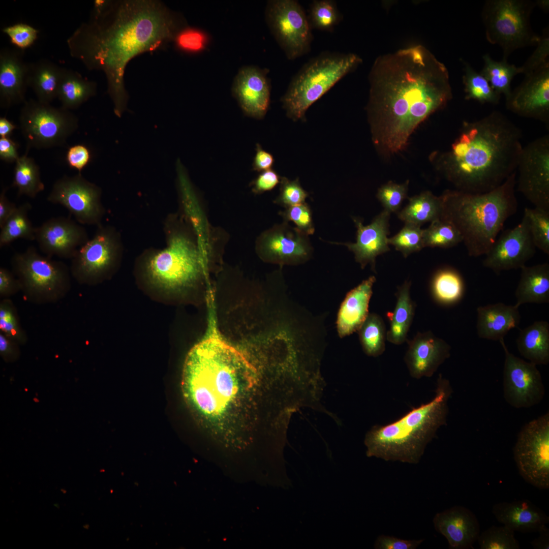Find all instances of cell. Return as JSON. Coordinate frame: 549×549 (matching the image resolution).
I'll use <instances>...</instances> for the list:
<instances>
[{
	"mask_svg": "<svg viewBox=\"0 0 549 549\" xmlns=\"http://www.w3.org/2000/svg\"><path fill=\"white\" fill-rule=\"evenodd\" d=\"M369 80L373 141L385 156L404 149L418 126L452 97L447 69L420 45L379 56Z\"/></svg>",
	"mask_w": 549,
	"mask_h": 549,
	"instance_id": "6da1fadb",
	"label": "cell"
},
{
	"mask_svg": "<svg viewBox=\"0 0 549 549\" xmlns=\"http://www.w3.org/2000/svg\"><path fill=\"white\" fill-rule=\"evenodd\" d=\"M186 25L177 13L154 0L111 1L101 15L90 17L68 38L71 56L89 70L103 71L114 112L120 117L129 96L124 75L138 55L161 49Z\"/></svg>",
	"mask_w": 549,
	"mask_h": 549,
	"instance_id": "7a4b0ae2",
	"label": "cell"
},
{
	"mask_svg": "<svg viewBox=\"0 0 549 549\" xmlns=\"http://www.w3.org/2000/svg\"><path fill=\"white\" fill-rule=\"evenodd\" d=\"M255 367L212 327L188 354L182 387L187 403L212 428L247 420L258 386Z\"/></svg>",
	"mask_w": 549,
	"mask_h": 549,
	"instance_id": "3957f363",
	"label": "cell"
},
{
	"mask_svg": "<svg viewBox=\"0 0 549 549\" xmlns=\"http://www.w3.org/2000/svg\"><path fill=\"white\" fill-rule=\"evenodd\" d=\"M520 129L505 115L494 111L476 120L464 121L449 149L431 156L436 170L456 190L491 191L516 169L523 149Z\"/></svg>",
	"mask_w": 549,
	"mask_h": 549,
	"instance_id": "277c9868",
	"label": "cell"
},
{
	"mask_svg": "<svg viewBox=\"0 0 549 549\" xmlns=\"http://www.w3.org/2000/svg\"><path fill=\"white\" fill-rule=\"evenodd\" d=\"M516 171L500 186L483 193L446 190L441 195L440 219L460 232L469 256L485 255L506 220L517 211Z\"/></svg>",
	"mask_w": 549,
	"mask_h": 549,
	"instance_id": "5b68a950",
	"label": "cell"
},
{
	"mask_svg": "<svg viewBox=\"0 0 549 549\" xmlns=\"http://www.w3.org/2000/svg\"><path fill=\"white\" fill-rule=\"evenodd\" d=\"M453 392L447 379L440 374L435 396L386 425H375L365 434L368 457L385 461L417 464L440 428L447 424L448 401Z\"/></svg>",
	"mask_w": 549,
	"mask_h": 549,
	"instance_id": "8992f818",
	"label": "cell"
},
{
	"mask_svg": "<svg viewBox=\"0 0 549 549\" xmlns=\"http://www.w3.org/2000/svg\"><path fill=\"white\" fill-rule=\"evenodd\" d=\"M166 246L146 250L140 257L143 277L152 287L174 293L193 286L202 272L199 251L186 234L174 227L171 216L164 224Z\"/></svg>",
	"mask_w": 549,
	"mask_h": 549,
	"instance_id": "52a82bcc",
	"label": "cell"
},
{
	"mask_svg": "<svg viewBox=\"0 0 549 549\" xmlns=\"http://www.w3.org/2000/svg\"><path fill=\"white\" fill-rule=\"evenodd\" d=\"M362 63L353 53L324 51L304 64L282 99L289 117L303 118L307 109Z\"/></svg>",
	"mask_w": 549,
	"mask_h": 549,
	"instance_id": "ba28073f",
	"label": "cell"
},
{
	"mask_svg": "<svg viewBox=\"0 0 549 549\" xmlns=\"http://www.w3.org/2000/svg\"><path fill=\"white\" fill-rule=\"evenodd\" d=\"M536 7L530 0H487L482 8L481 19L485 37L500 46L503 59L507 60L516 50L537 45L540 39L532 29L530 17Z\"/></svg>",
	"mask_w": 549,
	"mask_h": 549,
	"instance_id": "9c48e42d",
	"label": "cell"
},
{
	"mask_svg": "<svg viewBox=\"0 0 549 549\" xmlns=\"http://www.w3.org/2000/svg\"><path fill=\"white\" fill-rule=\"evenodd\" d=\"M14 273L25 297L37 303L56 302L71 288L70 269L63 262L39 254L33 246L15 253L11 260Z\"/></svg>",
	"mask_w": 549,
	"mask_h": 549,
	"instance_id": "30bf717a",
	"label": "cell"
},
{
	"mask_svg": "<svg viewBox=\"0 0 549 549\" xmlns=\"http://www.w3.org/2000/svg\"><path fill=\"white\" fill-rule=\"evenodd\" d=\"M19 122L29 149L63 146L79 127L78 117L70 110L34 99L23 104Z\"/></svg>",
	"mask_w": 549,
	"mask_h": 549,
	"instance_id": "8fae6325",
	"label": "cell"
},
{
	"mask_svg": "<svg viewBox=\"0 0 549 549\" xmlns=\"http://www.w3.org/2000/svg\"><path fill=\"white\" fill-rule=\"evenodd\" d=\"M119 233L110 225L98 226L96 233L71 259L72 276L80 284L93 285L109 278L122 257Z\"/></svg>",
	"mask_w": 549,
	"mask_h": 549,
	"instance_id": "7c38bea8",
	"label": "cell"
},
{
	"mask_svg": "<svg viewBox=\"0 0 549 549\" xmlns=\"http://www.w3.org/2000/svg\"><path fill=\"white\" fill-rule=\"evenodd\" d=\"M265 16L271 34L288 59L294 60L310 51L312 28L298 1H268Z\"/></svg>",
	"mask_w": 549,
	"mask_h": 549,
	"instance_id": "4fadbf2b",
	"label": "cell"
},
{
	"mask_svg": "<svg viewBox=\"0 0 549 549\" xmlns=\"http://www.w3.org/2000/svg\"><path fill=\"white\" fill-rule=\"evenodd\" d=\"M519 473L540 489L549 487V413L530 421L521 429L513 448Z\"/></svg>",
	"mask_w": 549,
	"mask_h": 549,
	"instance_id": "5bb4252c",
	"label": "cell"
},
{
	"mask_svg": "<svg viewBox=\"0 0 549 549\" xmlns=\"http://www.w3.org/2000/svg\"><path fill=\"white\" fill-rule=\"evenodd\" d=\"M515 188L534 206L549 211V136L523 146L517 163Z\"/></svg>",
	"mask_w": 549,
	"mask_h": 549,
	"instance_id": "9a60e30c",
	"label": "cell"
},
{
	"mask_svg": "<svg viewBox=\"0 0 549 549\" xmlns=\"http://www.w3.org/2000/svg\"><path fill=\"white\" fill-rule=\"evenodd\" d=\"M101 196V189L78 173L56 180L47 200L66 208L78 223L98 226L105 214Z\"/></svg>",
	"mask_w": 549,
	"mask_h": 549,
	"instance_id": "2e32d148",
	"label": "cell"
},
{
	"mask_svg": "<svg viewBox=\"0 0 549 549\" xmlns=\"http://www.w3.org/2000/svg\"><path fill=\"white\" fill-rule=\"evenodd\" d=\"M505 353L503 396L515 408H528L539 404L545 395L541 374L535 364L509 352L504 339L499 341Z\"/></svg>",
	"mask_w": 549,
	"mask_h": 549,
	"instance_id": "e0dca14e",
	"label": "cell"
},
{
	"mask_svg": "<svg viewBox=\"0 0 549 549\" xmlns=\"http://www.w3.org/2000/svg\"><path fill=\"white\" fill-rule=\"evenodd\" d=\"M536 249L523 215L518 224L497 237L485 255L482 265L497 275L503 271L521 269L534 256Z\"/></svg>",
	"mask_w": 549,
	"mask_h": 549,
	"instance_id": "ac0fdd59",
	"label": "cell"
},
{
	"mask_svg": "<svg viewBox=\"0 0 549 549\" xmlns=\"http://www.w3.org/2000/svg\"><path fill=\"white\" fill-rule=\"evenodd\" d=\"M525 75L505 99L506 108L522 117L548 124L549 61Z\"/></svg>",
	"mask_w": 549,
	"mask_h": 549,
	"instance_id": "d6986e66",
	"label": "cell"
},
{
	"mask_svg": "<svg viewBox=\"0 0 549 549\" xmlns=\"http://www.w3.org/2000/svg\"><path fill=\"white\" fill-rule=\"evenodd\" d=\"M86 229L72 219L52 218L36 227L35 240L46 256L72 259L88 240Z\"/></svg>",
	"mask_w": 549,
	"mask_h": 549,
	"instance_id": "ffe728a7",
	"label": "cell"
},
{
	"mask_svg": "<svg viewBox=\"0 0 549 549\" xmlns=\"http://www.w3.org/2000/svg\"><path fill=\"white\" fill-rule=\"evenodd\" d=\"M390 214L383 209L367 226L363 225L361 219L353 218L357 229L356 242L338 243L354 253L355 261L362 269L370 264L372 270L376 272L377 257L390 250L388 236Z\"/></svg>",
	"mask_w": 549,
	"mask_h": 549,
	"instance_id": "44dd1931",
	"label": "cell"
},
{
	"mask_svg": "<svg viewBox=\"0 0 549 549\" xmlns=\"http://www.w3.org/2000/svg\"><path fill=\"white\" fill-rule=\"evenodd\" d=\"M406 342L408 347L404 361L410 376L416 379L433 376L450 356V345L431 331L418 332Z\"/></svg>",
	"mask_w": 549,
	"mask_h": 549,
	"instance_id": "7402d4cb",
	"label": "cell"
},
{
	"mask_svg": "<svg viewBox=\"0 0 549 549\" xmlns=\"http://www.w3.org/2000/svg\"><path fill=\"white\" fill-rule=\"evenodd\" d=\"M232 93L243 112L261 118L269 105L270 87L266 72L254 66L239 69L234 79Z\"/></svg>",
	"mask_w": 549,
	"mask_h": 549,
	"instance_id": "603a6c76",
	"label": "cell"
},
{
	"mask_svg": "<svg viewBox=\"0 0 549 549\" xmlns=\"http://www.w3.org/2000/svg\"><path fill=\"white\" fill-rule=\"evenodd\" d=\"M262 252L272 261L299 264L309 260L313 249L308 236L296 228L281 227L266 233L262 239Z\"/></svg>",
	"mask_w": 549,
	"mask_h": 549,
	"instance_id": "cb8c5ba5",
	"label": "cell"
},
{
	"mask_svg": "<svg viewBox=\"0 0 549 549\" xmlns=\"http://www.w3.org/2000/svg\"><path fill=\"white\" fill-rule=\"evenodd\" d=\"M22 50L4 48L0 51V104L8 109L26 101L29 64Z\"/></svg>",
	"mask_w": 549,
	"mask_h": 549,
	"instance_id": "d4e9b609",
	"label": "cell"
},
{
	"mask_svg": "<svg viewBox=\"0 0 549 549\" xmlns=\"http://www.w3.org/2000/svg\"><path fill=\"white\" fill-rule=\"evenodd\" d=\"M436 530L447 539L453 549L472 548L480 534L476 515L469 509L455 506L437 513L433 518Z\"/></svg>",
	"mask_w": 549,
	"mask_h": 549,
	"instance_id": "484cf974",
	"label": "cell"
},
{
	"mask_svg": "<svg viewBox=\"0 0 549 549\" xmlns=\"http://www.w3.org/2000/svg\"><path fill=\"white\" fill-rule=\"evenodd\" d=\"M376 281V277L371 276L346 294L339 309L336 321L340 338L357 331L367 318Z\"/></svg>",
	"mask_w": 549,
	"mask_h": 549,
	"instance_id": "4316f807",
	"label": "cell"
},
{
	"mask_svg": "<svg viewBox=\"0 0 549 549\" xmlns=\"http://www.w3.org/2000/svg\"><path fill=\"white\" fill-rule=\"evenodd\" d=\"M492 513L496 520L513 531L539 532L549 522V517L528 500L495 504Z\"/></svg>",
	"mask_w": 549,
	"mask_h": 549,
	"instance_id": "83f0119b",
	"label": "cell"
},
{
	"mask_svg": "<svg viewBox=\"0 0 549 549\" xmlns=\"http://www.w3.org/2000/svg\"><path fill=\"white\" fill-rule=\"evenodd\" d=\"M519 307L502 302L480 306L477 309V333L481 339L499 341L521 320Z\"/></svg>",
	"mask_w": 549,
	"mask_h": 549,
	"instance_id": "f1b7e54d",
	"label": "cell"
},
{
	"mask_svg": "<svg viewBox=\"0 0 549 549\" xmlns=\"http://www.w3.org/2000/svg\"><path fill=\"white\" fill-rule=\"evenodd\" d=\"M521 277L515 291L516 303L549 302V264L547 262L521 268Z\"/></svg>",
	"mask_w": 549,
	"mask_h": 549,
	"instance_id": "f546056e",
	"label": "cell"
},
{
	"mask_svg": "<svg viewBox=\"0 0 549 549\" xmlns=\"http://www.w3.org/2000/svg\"><path fill=\"white\" fill-rule=\"evenodd\" d=\"M410 286L411 282L406 280L398 287L395 308L393 312L387 313L390 326L386 340L394 345H401L407 341L414 318L416 304L410 296Z\"/></svg>",
	"mask_w": 549,
	"mask_h": 549,
	"instance_id": "4dcf8cb0",
	"label": "cell"
},
{
	"mask_svg": "<svg viewBox=\"0 0 549 549\" xmlns=\"http://www.w3.org/2000/svg\"><path fill=\"white\" fill-rule=\"evenodd\" d=\"M522 356L535 365L549 363V323L536 321L520 330L516 339Z\"/></svg>",
	"mask_w": 549,
	"mask_h": 549,
	"instance_id": "1f68e13d",
	"label": "cell"
},
{
	"mask_svg": "<svg viewBox=\"0 0 549 549\" xmlns=\"http://www.w3.org/2000/svg\"><path fill=\"white\" fill-rule=\"evenodd\" d=\"M62 70L63 68L46 59L29 64L28 87L34 91L37 100L50 104L57 98Z\"/></svg>",
	"mask_w": 549,
	"mask_h": 549,
	"instance_id": "d6a6232c",
	"label": "cell"
},
{
	"mask_svg": "<svg viewBox=\"0 0 549 549\" xmlns=\"http://www.w3.org/2000/svg\"><path fill=\"white\" fill-rule=\"evenodd\" d=\"M97 83L82 77L79 73L63 68L57 98L62 107L74 110L95 96Z\"/></svg>",
	"mask_w": 549,
	"mask_h": 549,
	"instance_id": "836d02e7",
	"label": "cell"
},
{
	"mask_svg": "<svg viewBox=\"0 0 549 549\" xmlns=\"http://www.w3.org/2000/svg\"><path fill=\"white\" fill-rule=\"evenodd\" d=\"M407 204L398 213V218L404 222L421 226L441 218L442 201L441 195L437 196L425 191L409 198Z\"/></svg>",
	"mask_w": 549,
	"mask_h": 549,
	"instance_id": "e575fe53",
	"label": "cell"
},
{
	"mask_svg": "<svg viewBox=\"0 0 549 549\" xmlns=\"http://www.w3.org/2000/svg\"><path fill=\"white\" fill-rule=\"evenodd\" d=\"M465 283L458 270L451 267L438 269L433 274L430 290L433 299L439 304L450 306L461 300L465 292Z\"/></svg>",
	"mask_w": 549,
	"mask_h": 549,
	"instance_id": "d590c367",
	"label": "cell"
},
{
	"mask_svg": "<svg viewBox=\"0 0 549 549\" xmlns=\"http://www.w3.org/2000/svg\"><path fill=\"white\" fill-rule=\"evenodd\" d=\"M29 149L26 148L24 155L15 163L12 187L17 189L18 196L25 195L35 198L45 189L41 178L38 165L33 158L28 156Z\"/></svg>",
	"mask_w": 549,
	"mask_h": 549,
	"instance_id": "8d00e7d4",
	"label": "cell"
},
{
	"mask_svg": "<svg viewBox=\"0 0 549 549\" xmlns=\"http://www.w3.org/2000/svg\"><path fill=\"white\" fill-rule=\"evenodd\" d=\"M482 59L484 64L479 72L498 94L507 98L512 91L511 83L513 78L522 74L521 67L509 64L507 60L496 61L488 53L484 54Z\"/></svg>",
	"mask_w": 549,
	"mask_h": 549,
	"instance_id": "74e56055",
	"label": "cell"
},
{
	"mask_svg": "<svg viewBox=\"0 0 549 549\" xmlns=\"http://www.w3.org/2000/svg\"><path fill=\"white\" fill-rule=\"evenodd\" d=\"M357 332L362 350L367 355L376 357L384 353L387 331L380 315L369 313Z\"/></svg>",
	"mask_w": 549,
	"mask_h": 549,
	"instance_id": "f35d334b",
	"label": "cell"
},
{
	"mask_svg": "<svg viewBox=\"0 0 549 549\" xmlns=\"http://www.w3.org/2000/svg\"><path fill=\"white\" fill-rule=\"evenodd\" d=\"M31 208V204L27 202L17 206L1 228V248L18 238L30 241L35 240L36 227L33 226L28 216Z\"/></svg>",
	"mask_w": 549,
	"mask_h": 549,
	"instance_id": "ab89813d",
	"label": "cell"
},
{
	"mask_svg": "<svg viewBox=\"0 0 549 549\" xmlns=\"http://www.w3.org/2000/svg\"><path fill=\"white\" fill-rule=\"evenodd\" d=\"M464 73L463 83L464 86L465 99L474 100L481 104H497L501 96L491 87L488 81L471 65L463 60Z\"/></svg>",
	"mask_w": 549,
	"mask_h": 549,
	"instance_id": "60d3db41",
	"label": "cell"
},
{
	"mask_svg": "<svg viewBox=\"0 0 549 549\" xmlns=\"http://www.w3.org/2000/svg\"><path fill=\"white\" fill-rule=\"evenodd\" d=\"M424 247L450 248L462 242L458 230L450 223L439 219L423 229Z\"/></svg>",
	"mask_w": 549,
	"mask_h": 549,
	"instance_id": "b9f144b4",
	"label": "cell"
},
{
	"mask_svg": "<svg viewBox=\"0 0 549 549\" xmlns=\"http://www.w3.org/2000/svg\"><path fill=\"white\" fill-rule=\"evenodd\" d=\"M308 20L312 28L333 32L343 17L333 0H315L311 4Z\"/></svg>",
	"mask_w": 549,
	"mask_h": 549,
	"instance_id": "7bdbcfd3",
	"label": "cell"
},
{
	"mask_svg": "<svg viewBox=\"0 0 549 549\" xmlns=\"http://www.w3.org/2000/svg\"><path fill=\"white\" fill-rule=\"evenodd\" d=\"M530 232L536 248L549 255V211L537 207L525 208Z\"/></svg>",
	"mask_w": 549,
	"mask_h": 549,
	"instance_id": "ee69618b",
	"label": "cell"
},
{
	"mask_svg": "<svg viewBox=\"0 0 549 549\" xmlns=\"http://www.w3.org/2000/svg\"><path fill=\"white\" fill-rule=\"evenodd\" d=\"M389 245L400 252L404 257L424 248L423 229L421 226L405 223L403 228L392 237L388 238Z\"/></svg>",
	"mask_w": 549,
	"mask_h": 549,
	"instance_id": "f6af8a7d",
	"label": "cell"
},
{
	"mask_svg": "<svg viewBox=\"0 0 549 549\" xmlns=\"http://www.w3.org/2000/svg\"><path fill=\"white\" fill-rule=\"evenodd\" d=\"M477 541L481 549L520 548L514 531L505 525L491 526L479 534Z\"/></svg>",
	"mask_w": 549,
	"mask_h": 549,
	"instance_id": "bcb514c9",
	"label": "cell"
},
{
	"mask_svg": "<svg viewBox=\"0 0 549 549\" xmlns=\"http://www.w3.org/2000/svg\"><path fill=\"white\" fill-rule=\"evenodd\" d=\"M0 332L19 345L27 342V337L21 326L16 309L9 298H3L0 302Z\"/></svg>",
	"mask_w": 549,
	"mask_h": 549,
	"instance_id": "7dc6e473",
	"label": "cell"
},
{
	"mask_svg": "<svg viewBox=\"0 0 549 549\" xmlns=\"http://www.w3.org/2000/svg\"><path fill=\"white\" fill-rule=\"evenodd\" d=\"M172 43L179 51L187 54H196L203 51L206 48L208 37L202 30L186 25L177 32Z\"/></svg>",
	"mask_w": 549,
	"mask_h": 549,
	"instance_id": "c3c4849f",
	"label": "cell"
},
{
	"mask_svg": "<svg viewBox=\"0 0 549 549\" xmlns=\"http://www.w3.org/2000/svg\"><path fill=\"white\" fill-rule=\"evenodd\" d=\"M409 180L402 184L389 181L378 190L376 197L384 210L389 213H398L404 200L407 197Z\"/></svg>",
	"mask_w": 549,
	"mask_h": 549,
	"instance_id": "681fc988",
	"label": "cell"
},
{
	"mask_svg": "<svg viewBox=\"0 0 549 549\" xmlns=\"http://www.w3.org/2000/svg\"><path fill=\"white\" fill-rule=\"evenodd\" d=\"M10 38V42L20 50L32 46L38 38L39 30L23 23H18L3 29Z\"/></svg>",
	"mask_w": 549,
	"mask_h": 549,
	"instance_id": "f907efd6",
	"label": "cell"
},
{
	"mask_svg": "<svg viewBox=\"0 0 549 549\" xmlns=\"http://www.w3.org/2000/svg\"><path fill=\"white\" fill-rule=\"evenodd\" d=\"M283 215L286 220L293 222L298 229L308 236L314 233L311 210L307 203L289 207Z\"/></svg>",
	"mask_w": 549,
	"mask_h": 549,
	"instance_id": "816d5d0a",
	"label": "cell"
},
{
	"mask_svg": "<svg viewBox=\"0 0 549 549\" xmlns=\"http://www.w3.org/2000/svg\"><path fill=\"white\" fill-rule=\"evenodd\" d=\"M537 47L524 64L521 66L522 74H526L549 61L548 29H544L540 36Z\"/></svg>",
	"mask_w": 549,
	"mask_h": 549,
	"instance_id": "f5cc1de1",
	"label": "cell"
},
{
	"mask_svg": "<svg viewBox=\"0 0 549 549\" xmlns=\"http://www.w3.org/2000/svg\"><path fill=\"white\" fill-rule=\"evenodd\" d=\"M308 196V194L301 187L298 179L290 181L283 178L277 201L289 207L304 203Z\"/></svg>",
	"mask_w": 549,
	"mask_h": 549,
	"instance_id": "db71d44e",
	"label": "cell"
},
{
	"mask_svg": "<svg viewBox=\"0 0 549 549\" xmlns=\"http://www.w3.org/2000/svg\"><path fill=\"white\" fill-rule=\"evenodd\" d=\"M92 155L89 148L84 144H75L67 150L66 161L72 168L76 169L79 173L91 161Z\"/></svg>",
	"mask_w": 549,
	"mask_h": 549,
	"instance_id": "11a10c76",
	"label": "cell"
},
{
	"mask_svg": "<svg viewBox=\"0 0 549 549\" xmlns=\"http://www.w3.org/2000/svg\"><path fill=\"white\" fill-rule=\"evenodd\" d=\"M423 541V539L406 540L381 535L377 538L374 547L376 549H415Z\"/></svg>",
	"mask_w": 549,
	"mask_h": 549,
	"instance_id": "9f6ffc18",
	"label": "cell"
},
{
	"mask_svg": "<svg viewBox=\"0 0 549 549\" xmlns=\"http://www.w3.org/2000/svg\"><path fill=\"white\" fill-rule=\"evenodd\" d=\"M21 290L19 280L13 273L4 267L0 268V296L3 298L17 293Z\"/></svg>",
	"mask_w": 549,
	"mask_h": 549,
	"instance_id": "6f0895ef",
	"label": "cell"
},
{
	"mask_svg": "<svg viewBox=\"0 0 549 549\" xmlns=\"http://www.w3.org/2000/svg\"><path fill=\"white\" fill-rule=\"evenodd\" d=\"M19 345L16 342L0 332V354L6 362H14L19 358Z\"/></svg>",
	"mask_w": 549,
	"mask_h": 549,
	"instance_id": "680465c9",
	"label": "cell"
},
{
	"mask_svg": "<svg viewBox=\"0 0 549 549\" xmlns=\"http://www.w3.org/2000/svg\"><path fill=\"white\" fill-rule=\"evenodd\" d=\"M279 181L280 177L274 170H266L261 173L254 181V190L258 193L271 190Z\"/></svg>",
	"mask_w": 549,
	"mask_h": 549,
	"instance_id": "91938a15",
	"label": "cell"
},
{
	"mask_svg": "<svg viewBox=\"0 0 549 549\" xmlns=\"http://www.w3.org/2000/svg\"><path fill=\"white\" fill-rule=\"evenodd\" d=\"M18 145L10 137L0 138V159L9 163H15L20 157Z\"/></svg>",
	"mask_w": 549,
	"mask_h": 549,
	"instance_id": "94428289",
	"label": "cell"
},
{
	"mask_svg": "<svg viewBox=\"0 0 549 549\" xmlns=\"http://www.w3.org/2000/svg\"><path fill=\"white\" fill-rule=\"evenodd\" d=\"M273 162L272 156L263 150L259 144H257L256 153L253 164L254 169L258 171L269 170Z\"/></svg>",
	"mask_w": 549,
	"mask_h": 549,
	"instance_id": "6125c7cd",
	"label": "cell"
},
{
	"mask_svg": "<svg viewBox=\"0 0 549 549\" xmlns=\"http://www.w3.org/2000/svg\"><path fill=\"white\" fill-rule=\"evenodd\" d=\"M7 188L3 187L0 193V228H1L17 206L9 201L6 196Z\"/></svg>",
	"mask_w": 549,
	"mask_h": 549,
	"instance_id": "be15d7a7",
	"label": "cell"
},
{
	"mask_svg": "<svg viewBox=\"0 0 549 549\" xmlns=\"http://www.w3.org/2000/svg\"><path fill=\"white\" fill-rule=\"evenodd\" d=\"M539 536L533 540L531 544L534 548H549V530L547 526L544 527L539 532Z\"/></svg>",
	"mask_w": 549,
	"mask_h": 549,
	"instance_id": "e7e4bbea",
	"label": "cell"
},
{
	"mask_svg": "<svg viewBox=\"0 0 549 549\" xmlns=\"http://www.w3.org/2000/svg\"><path fill=\"white\" fill-rule=\"evenodd\" d=\"M16 126L6 117H0V138L10 137Z\"/></svg>",
	"mask_w": 549,
	"mask_h": 549,
	"instance_id": "03108f58",
	"label": "cell"
},
{
	"mask_svg": "<svg viewBox=\"0 0 549 549\" xmlns=\"http://www.w3.org/2000/svg\"><path fill=\"white\" fill-rule=\"evenodd\" d=\"M536 6H538L542 11L547 12L549 10L548 0H537L535 2Z\"/></svg>",
	"mask_w": 549,
	"mask_h": 549,
	"instance_id": "003e7915",
	"label": "cell"
}]
</instances>
